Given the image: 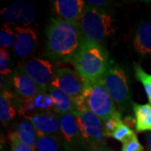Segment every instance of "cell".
Listing matches in <instances>:
<instances>
[{
  "instance_id": "6da1fadb",
  "label": "cell",
  "mask_w": 151,
  "mask_h": 151,
  "mask_svg": "<svg viewBox=\"0 0 151 151\" xmlns=\"http://www.w3.org/2000/svg\"><path fill=\"white\" fill-rule=\"evenodd\" d=\"M46 35L47 52L55 60L70 61L83 43L78 26L58 18L50 19Z\"/></svg>"
},
{
  "instance_id": "7a4b0ae2",
  "label": "cell",
  "mask_w": 151,
  "mask_h": 151,
  "mask_svg": "<svg viewBox=\"0 0 151 151\" xmlns=\"http://www.w3.org/2000/svg\"><path fill=\"white\" fill-rule=\"evenodd\" d=\"M70 62L86 81L101 80L110 65L108 52L103 45L84 40Z\"/></svg>"
},
{
  "instance_id": "3957f363",
  "label": "cell",
  "mask_w": 151,
  "mask_h": 151,
  "mask_svg": "<svg viewBox=\"0 0 151 151\" xmlns=\"http://www.w3.org/2000/svg\"><path fill=\"white\" fill-rule=\"evenodd\" d=\"M78 28L84 41L102 45L114 32L112 16L103 9L87 5L81 15Z\"/></svg>"
},
{
  "instance_id": "277c9868",
  "label": "cell",
  "mask_w": 151,
  "mask_h": 151,
  "mask_svg": "<svg viewBox=\"0 0 151 151\" xmlns=\"http://www.w3.org/2000/svg\"><path fill=\"white\" fill-rule=\"evenodd\" d=\"M76 103L77 108L84 107L89 109L103 122L119 112L100 80L86 81L84 92L76 100Z\"/></svg>"
},
{
  "instance_id": "5b68a950",
  "label": "cell",
  "mask_w": 151,
  "mask_h": 151,
  "mask_svg": "<svg viewBox=\"0 0 151 151\" xmlns=\"http://www.w3.org/2000/svg\"><path fill=\"white\" fill-rule=\"evenodd\" d=\"M111 98L118 106L119 112H124L131 103V92L128 76L123 67L117 64H111L108 70L100 80Z\"/></svg>"
},
{
  "instance_id": "8992f818",
  "label": "cell",
  "mask_w": 151,
  "mask_h": 151,
  "mask_svg": "<svg viewBox=\"0 0 151 151\" xmlns=\"http://www.w3.org/2000/svg\"><path fill=\"white\" fill-rule=\"evenodd\" d=\"M75 116L81 130L82 145L88 148V151L107 144L103 121L99 117L84 107L77 108Z\"/></svg>"
},
{
  "instance_id": "52a82bcc",
  "label": "cell",
  "mask_w": 151,
  "mask_h": 151,
  "mask_svg": "<svg viewBox=\"0 0 151 151\" xmlns=\"http://www.w3.org/2000/svg\"><path fill=\"white\" fill-rule=\"evenodd\" d=\"M51 86L76 100L81 97L84 92L86 81L76 72V70L62 67L55 71Z\"/></svg>"
},
{
  "instance_id": "ba28073f",
  "label": "cell",
  "mask_w": 151,
  "mask_h": 151,
  "mask_svg": "<svg viewBox=\"0 0 151 151\" xmlns=\"http://www.w3.org/2000/svg\"><path fill=\"white\" fill-rule=\"evenodd\" d=\"M36 83L41 91L46 92L54 78L55 71L52 64L47 60L34 58L26 60L20 67Z\"/></svg>"
},
{
  "instance_id": "9c48e42d",
  "label": "cell",
  "mask_w": 151,
  "mask_h": 151,
  "mask_svg": "<svg viewBox=\"0 0 151 151\" xmlns=\"http://www.w3.org/2000/svg\"><path fill=\"white\" fill-rule=\"evenodd\" d=\"M35 13V9L31 3L18 0L2 9L1 16L7 24L28 25L34 22Z\"/></svg>"
},
{
  "instance_id": "30bf717a",
  "label": "cell",
  "mask_w": 151,
  "mask_h": 151,
  "mask_svg": "<svg viewBox=\"0 0 151 151\" xmlns=\"http://www.w3.org/2000/svg\"><path fill=\"white\" fill-rule=\"evenodd\" d=\"M53 5L58 19L77 26L86 8L82 0H55Z\"/></svg>"
},
{
  "instance_id": "8fae6325",
  "label": "cell",
  "mask_w": 151,
  "mask_h": 151,
  "mask_svg": "<svg viewBox=\"0 0 151 151\" xmlns=\"http://www.w3.org/2000/svg\"><path fill=\"white\" fill-rule=\"evenodd\" d=\"M60 134L64 141L65 147L68 150L81 144L82 139L77 119L73 113L60 115Z\"/></svg>"
},
{
  "instance_id": "7c38bea8",
  "label": "cell",
  "mask_w": 151,
  "mask_h": 151,
  "mask_svg": "<svg viewBox=\"0 0 151 151\" xmlns=\"http://www.w3.org/2000/svg\"><path fill=\"white\" fill-rule=\"evenodd\" d=\"M50 112L55 113L54 104L47 92L43 91L30 99L24 100L20 108V113L28 120L36 114Z\"/></svg>"
},
{
  "instance_id": "4fadbf2b",
  "label": "cell",
  "mask_w": 151,
  "mask_h": 151,
  "mask_svg": "<svg viewBox=\"0 0 151 151\" xmlns=\"http://www.w3.org/2000/svg\"><path fill=\"white\" fill-rule=\"evenodd\" d=\"M29 122L34 126L38 137L60 134V115L57 113L53 112L39 113L33 116Z\"/></svg>"
},
{
  "instance_id": "5bb4252c",
  "label": "cell",
  "mask_w": 151,
  "mask_h": 151,
  "mask_svg": "<svg viewBox=\"0 0 151 151\" xmlns=\"http://www.w3.org/2000/svg\"><path fill=\"white\" fill-rule=\"evenodd\" d=\"M16 41L14 46V51L19 58L27 57L34 51L37 43V35L30 28L15 26Z\"/></svg>"
},
{
  "instance_id": "9a60e30c",
  "label": "cell",
  "mask_w": 151,
  "mask_h": 151,
  "mask_svg": "<svg viewBox=\"0 0 151 151\" xmlns=\"http://www.w3.org/2000/svg\"><path fill=\"white\" fill-rule=\"evenodd\" d=\"M13 81L17 94L24 101L32 98L41 92L36 83L21 70H17L14 73Z\"/></svg>"
},
{
  "instance_id": "2e32d148",
  "label": "cell",
  "mask_w": 151,
  "mask_h": 151,
  "mask_svg": "<svg viewBox=\"0 0 151 151\" xmlns=\"http://www.w3.org/2000/svg\"><path fill=\"white\" fill-rule=\"evenodd\" d=\"M46 92L52 99L55 113H57L58 115L73 113L75 115L77 112L76 100L65 94V92L52 86H50Z\"/></svg>"
},
{
  "instance_id": "e0dca14e",
  "label": "cell",
  "mask_w": 151,
  "mask_h": 151,
  "mask_svg": "<svg viewBox=\"0 0 151 151\" xmlns=\"http://www.w3.org/2000/svg\"><path fill=\"white\" fill-rule=\"evenodd\" d=\"M134 46L142 55H151V20L140 22L135 32Z\"/></svg>"
},
{
  "instance_id": "ac0fdd59",
  "label": "cell",
  "mask_w": 151,
  "mask_h": 151,
  "mask_svg": "<svg viewBox=\"0 0 151 151\" xmlns=\"http://www.w3.org/2000/svg\"><path fill=\"white\" fill-rule=\"evenodd\" d=\"M135 129L138 133L151 131V104L133 103Z\"/></svg>"
},
{
  "instance_id": "d6986e66",
  "label": "cell",
  "mask_w": 151,
  "mask_h": 151,
  "mask_svg": "<svg viewBox=\"0 0 151 151\" xmlns=\"http://www.w3.org/2000/svg\"><path fill=\"white\" fill-rule=\"evenodd\" d=\"M14 96L9 91L2 90L0 95V121L6 125L15 116V109L13 103Z\"/></svg>"
},
{
  "instance_id": "ffe728a7",
  "label": "cell",
  "mask_w": 151,
  "mask_h": 151,
  "mask_svg": "<svg viewBox=\"0 0 151 151\" xmlns=\"http://www.w3.org/2000/svg\"><path fill=\"white\" fill-rule=\"evenodd\" d=\"M15 134L22 142H24L30 148L35 150L38 140V135L30 122L27 120H24L20 122L17 127Z\"/></svg>"
},
{
  "instance_id": "44dd1931",
  "label": "cell",
  "mask_w": 151,
  "mask_h": 151,
  "mask_svg": "<svg viewBox=\"0 0 151 151\" xmlns=\"http://www.w3.org/2000/svg\"><path fill=\"white\" fill-rule=\"evenodd\" d=\"M62 148L61 139L58 135L38 137L35 151H60Z\"/></svg>"
},
{
  "instance_id": "7402d4cb",
  "label": "cell",
  "mask_w": 151,
  "mask_h": 151,
  "mask_svg": "<svg viewBox=\"0 0 151 151\" xmlns=\"http://www.w3.org/2000/svg\"><path fill=\"white\" fill-rule=\"evenodd\" d=\"M134 72L137 80L140 82L145 89L149 103L151 104V74L147 73L139 63H134Z\"/></svg>"
},
{
  "instance_id": "603a6c76",
  "label": "cell",
  "mask_w": 151,
  "mask_h": 151,
  "mask_svg": "<svg viewBox=\"0 0 151 151\" xmlns=\"http://www.w3.org/2000/svg\"><path fill=\"white\" fill-rule=\"evenodd\" d=\"M136 136L137 135L134 133V131L130 128L129 125L126 124L124 121H122L118 129L113 133L111 138L124 144L128 141L131 140Z\"/></svg>"
},
{
  "instance_id": "cb8c5ba5",
  "label": "cell",
  "mask_w": 151,
  "mask_h": 151,
  "mask_svg": "<svg viewBox=\"0 0 151 151\" xmlns=\"http://www.w3.org/2000/svg\"><path fill=\"white\" fill-rule=\"evenodd\" d=\"M16 41L15 31L11 29L9 24H4L0 31V45L1 48H11L14 47Z\"/></svg>"
},
{
  "instance_id": "d4e9b609",
  "label": "cell",
  "mask_w": 151,
  "mask_h": 151,
  "mask_svg": "<svg viewBox=\"0 0 151 151\" xmlns=\"http://www.w3.org/2000/svg\"><path fill=\"white\" fill-rule=\"evenodd\" d=\"M123 119L121 116V113L118 112L114 115L108 118L107 120L103 121V129H104V133L107 138H111L113 133L115 130L118 129L119 124L122 123Z\"/></svg>"
},
{
  "instance_id": "484cf974",
  "label": "cell",
  "mask_w": 151,
  "mask_h": 151,
  "mask_svg": "<svg viewBox=\"0 0 151 151\" xmlns=\"http://www.w3.org/2000/svg\"><path fill=\"white\" fill-rule=\"evenodd\" d=\"M10 57L9 51L4 48L0 49V72L1 76H8L11 73Z\"/></svg>"
},
{
  "instance_id": "4316f807",
  "label": "cell",
  "mask_w": 151,
  "mask_h": 151,
  "mask_svg": "<svg viewBox=\"0 0 151 151\" xmlns=\"http://www.w3.org/2000/svg\"><path fill=\"white\" fill-rule=\"evenodd\" d=\"M9 139L11 143V151H35V150L22 142L17 136L15 132L11 133Z\"/></svg>"
},
{
  "instance_id": "83f0119b",
  "label": "cell",
  "mask_w": 151,
  "mask_h": 151,
  "mask_svg": "<svg viewBox=\"0 0 151 151\" xmlns=\"http://www.w3.org/2000/svg\"><path fill=\"white\" fill-rule=\"evenodd\" d=\"M121 151H144V147L136 136L131 140L123 144Z\"/></svg>"
},
{
  "instance_id": "f1b7e54d",
  "label": "cell",
  "mask_w": 151,
  "mask_h": 151,
  "mask_svg": "<svg viewBox=\"0 0 151 151\" xmlns=\"http://www.w3.org/2000/svg\"><path fill=\"white\" fill-rule=\"evenodd\" d=\"M85 4L86 5L90 6L92 8H95V9H102L101 8L103 6L107 5V2L106 1H103V0H97V1H85Z\"/></svg>"
},
{
  "instance_id": "f546056e",
  "label": "cell",
  "mask_w": 151,
  "mask_h": 151,
  "mask_svg": "<svg viewBox=\"0 0 151 151\" xmlns=\"http://www.w3.org/2000/svg\"><path fill=\"white\" fill-rule=\"evenodd\" d=\"M89 151H114L113 149L109 148L107 145H100L95 147V148H92Z\"/></svg>"
},
{
  "instance_id": "4dcf8cb0",
  "label": "cell",
  "mask_w": 151,
  "mask_h": 151,
  "mask_svg": "<svg viewBox=\"0 0 151 151\" xmlns=\"http://www.w3.org/2000/svg\"><path fill=\"white\" fill-rule=\"evenodd\" d=\"M147 147L149 150L151 151V133L148 135V138H147Z\"/></svg>"
}]
</instances>
